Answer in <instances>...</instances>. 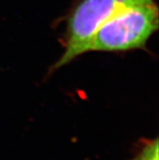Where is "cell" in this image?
<instances>
[{"instance_id":"7a4b0ae2","label":"cell","mask_w":159,"mask_h":160,"mask_svg":"<svg viewBox=\"0 0 159 160\" xmlns=\"http://www.w3.org/2000/svg\"><path fill=\"white\" fill-rule=\"evenodd\" d=\"M153 2V0H82L69 17L64 51L53 66V70L63 67L88 52L95 32L117 12L129 7Z\"/></svg>"},{"instance_id":"6da1fadb","label":"cell","mask_w":159,"mask_h":160,"mask_svg":"<svg viewBox=\"0 0 159 160\" xmlns=\"http://www.w3.org/2000/svg\"><path fill=\"white\" fill-rule=\"evenodd\" d=\"M158 8L154 2L122 9L95 32L88 52L142 48L158 28Z\"/></svg>"},{"instance_id":"3957f363","label":"cell","mask_w":159,"mask_h":160,"mask_svg":"<svg viewBox=\"0 0 159 160\" xmlns=\"http://www.w3.org/2000/svg\"><path fill=\"white\" fill-rule=\"evenodd\" d=\"M158 139L146 141L138 154L131 160H158Z\"/></svg>"}]
</instances>
